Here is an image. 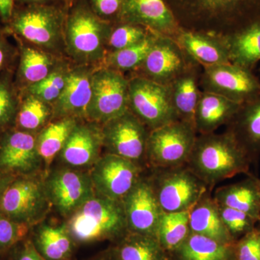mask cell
Masks as SVG:
<instances>
[{
    "instance_id": "cell-1",
    "label": "cell",
    "mask_w": 260,
    "mask_h": 260,
    "mask_svg": "<svg viewBox=\"0 0 260 260\" xmlns=\"http://www.w3.org/2000/svg\"><path fill=\"white\" fill-rule=\"evenodd\" d=\"M181 28L229 37L260 21V0H167Z\"/></svg>"
},
{
    "instance_id": "cell-2",
    "label": "cell",
    "mask_w": 260,
    "mask_h": 260,
    "mask_svg": "<svg viewBox=\"0 0 260 260\" xmlns=\"http://www.w3.org/2000/svg\"><path fill=\"white\" fill-rule=\"evenodd\" d=\"M251 160L235 138L222 134L198 135L187 166L212 189L225 179L249 174Z\"/></svg>"
},
{
    "instance_id": "cell-3",
    "label": "cell",
    "mask_w": 260,
    "mask_h": 260,
    "mask_svg": "<svg viewBox=\"0 0 260 260\" xmlns=\"http://www.w3.org/2000/svg\"><path fill=\"white\" fill-rule=\"evenodd\" d=\"M112 24L94 13L88 0H75L65 20L67 58L75 64L102 66Z\"/></svg>"
},
{
    "instance_id": "cell-4",
    "label": "cell",
    "mask_w": 260,
    "mask_h": 260,
    "mask_svg": "<svg viewBox=\"0 0 260 260\" xmlns=\"http://www.w3.org/2000/svg\"><path fill=\"white\" fill-rule=\"evenodd\" d=\"M64 5H15L10 21L4 25L17 37L42 50L66 57Z\"/></svg>"
},
{
    "instance_id": "cell-5",
    "label": "cell",
    "mask_w": 260,
    "mask_h": 260,
    "mask_svg": "<svg viewBox=\"0 0 260 260\" xmlns=\"http://www.w3.org/2000/svg\"><path fill=\"white\" fill-rule=\"evenodd\" d=\"M74 243L119 241L128 232L121 200L95 194L65 221Z\"/></svg>"
},
{
    "instance_id": "cell-6",
    "label": "cell",
    "mask_w": 260,
    "mask_h": 260,
    "mask_svg": "<svg viewBox=\"0 0 260 260\" xmlns=\"http://www.w3.org/2000/svg\"><path fill=\"white\" fill-rule=\"evenodd\" d=\"M149 177L164 213L190 210L211 190L186 165L150 169Z\"/></svg>"
},
{
    "instance_id": "cell-7",
    "label": "cell",
    "mask_w": 260,
    "mask_h": 260,
    "mask_svg": "<svg viewBox=\"0 0 260 260\" xmlns=\"http://www.w3.org/2000/svg\"><path fill=\"white\" fill-rule=\"evenodd\" d=\"M44 176L15 177L0 198V212L13 221L30 228L45 220L52 208Z\"/></svg>"
},
{
    "instance_id": "cell-8",
    "label": "cell",
    "mask_w": 260,
    "mask_h": 260,
    "mask_svg": "<svg viewBox=\"0 0 260 260\" xmlns=\"http://www.w3.org/2000/svg\"><path fill=\"white\" fill-rule=\"evenodd\" d=\"M198 133L187 121L178 120L151 130L146 150L148 169H168L187 164Z\"/></svg>"
},
{
    "instance_id": "cell-9",
    "label": "cell",
    "mask_w": 260,
    "mask_h": 260,
    "mask_svg": "<svg viewBox=\"0 0 260 260\" xmlns=\"http://www.w3.org/2000/svg\"><path fill=\"white\" fill-rule=\"evenodd\" d=\"M128 110L150 131L179 120L167 86L129 75Z\"/></svg>"
},
{
    "instance_id": "cell-10",
    "label": "cell",
    "mask_w": 260,
    "mask_h": 260,
    "mask_svg": "<svg viewBox=\"0 0 260 260\" xmlns=\"http://www.w3.org/2000/svg\"><path fill=\"white\" fill-rule=\"evenodd\" d=\"M129 80L123 73L99 67L92 78V93L85 119L103 125L128 111Z\"/></svg>"
},
{
    "instance_id": "cell-11",
    "label": "cell",
    "mask_w": 260,
    "mask_h": 260,
    "mask_svg": "<svg viewBox=\"0 0 260 260\" xmlns=\"http://www.w3.org/2000/svg\"><path fill=\"white\" fill-rule=\"evenodd\" d=\"M44 181L51 208L65 219L95 194L89 171L63 166L51 168Z\"/></svg>"
},
{
    "instance_id": "cell-12",
    "label": "cell",
    "mask_w": 260,
    "mask_h": 260,
    "mask_svg": "<svg viewBox=\"0 0 260 260\" xmlns=\"http://www.w3.org/2000/svg\"><path fill=\"white\" fill-rule=\"evenodd\" d=\"M200 88L242 105L260 97V81L252 70L232 63L203 68Z\"/></svg>"
},
{
    "instance_id": "cell-13",
    "label": "cell",
    "mask_w": 260,
    "mask_h": 260,
    "mask_svg": "<svg viewBox=\"0 0 260 260\" xmlns=\"http://www.w3.org/2000/svg\"><path fill=\"white\" fill-rule=\"evenodd\" d=\"M150 132L128 110L103 124L104 150L106 153L122 157L148 168L146 150Z\"/></svg>"
},
{
    "instance_id": "cell-14",
    "label": "cell",
    "mask_w": 260,
    "mask_h": 260,
    "mask_svg": "<svg viewBox=\"0 0 260 260\" xmlns=\"http://www.w3.org/2000/svg\"><path fill=\"white\" fill-rule=\"evenodd\" d=\"M146 168L118 155L102 154L89 171L95 194L122 200L145 174Z\"/></svg>"
},
{
    "instance_id": "cell-15",
    "label": "cell",
    "mask_w": 260,
    "mask_h": 260,
    "mask_svg": "<svg viewBox=\"0 0 260 260\" xmlns=\"http://www.w3.org/2000/svg\"><path fill=\"white\" fill-rule=\"evenodd\" d=\"M194 61L174 39L160 35L139 68L129 75L168 86Z\"/></svg>"
},
{
    "instance_id": "cell-16",
    "label": "cell",
    "mask_w": 260,
    "mask_h": 260,
    "mask_svg": "<svg viewBox=\"0 0 260 260\" xmlns=\"http://www.w3.org/2000/svg\"><path fill=\"white\" fill-rule=\"evenodd\" d=\"M0 170L15 177L44 174L37 135L15 128L0 135Z\"/></svg>"
},
{
    "instance_id": "cell-17",
    "label": "cell",
    "mask_w": 260,
    "mask_h": 260,
    "mask_svg": "<svg viewBox=\"0 0 260 260\" xmlns=\"http://www.w3.org/2000/svg\"><path fill=\"white\" fill-rule=\"evenodd\" d=\"M128 232L156 238L162 211L149 175L144 174L123 198Z\"/></svg>"
},
{
    "instance_id": "cell-18",
    "label": "cell",
    "mask_w": 260,
    "mask_h": 260,
    "mask_svg": "<svg viewBox=\"0 0 260 260\" xmlns=\"http://www.w3.org/2000/svg\"><path fill=\"white\" fill-rule=\"evenodd\" d=\"M103 150L102 125L81 119L56 159L63 167L90 171L102 156Z\"/></svg>"
},
{
    "instance_id": "cell-19",
    "label": "cell",
    "mask_w": 260,
    "mask_h": 260,
    "mask_svg": "<svg viewBox=\"0 0 260 260\" xmlns=\"http://www.w3.org/2000/svg\"><path fill=\"white\" fill-rule=\"evenodd\" d=\"M119 21L141 25L171 38L181 29L167 0H124Z\"/></svg>"
},
{
    "instance_id": "cell-20",
    "label": "cell",
    "mask_w": 260,
    "mask_h": 260,
    "mask_svg": "<svg viewBox=\"0 0 260 260\" xmlns=\"http://www.w3.org/2000/svg\"><path fill=\"white\" fill-rule=\"evenodd\" d=\"M96 68L73 63L64 90L53 105L52 120L65 117L85 119L91 97L92 78Z\"/></svg>"
},
{
    "instance_id": "cell-21",
    "label": "cell",
    "mask_w": 260,
    "mask_h": 260,
    "mask_svg": "<svg viewBox=\"0 0 260 260\" xmlns=\"http://www.w3.org/2000/svg\"><path fill=\"white\" fill-rule=\"evenodd\" d=\"M18 49V60L15 71L14 82L20 91L45 79L63 59L35 46L13 37Z\"/></svg>"
},
{
    "instance_id": "cell-22",
    "label": "cell",
    "mask_w": 260,
    "mask_h": 260,
    "mask_svg": "<svg viewBox=\"0 0 260 260\" xmlns=\"http://www.w3.org/2000/svg\"><path fill=\"white\" fill-rule=\"evenodd\" d=\"M172 39L203 68L231 63L229 48L223 37L181 28Z\"/></svg>"
},
{
    "instance_id": "cell-23",
    "label": "cell",
    "mask_w": 260,
    "mask_h": 260,
    "mask_svg": "<svg viewBox=\"0 0 260 260\" xmlns=\"http://www.w3.org/2000/svg\"><path fill=\"white\" fill-rule=\"evenodd\" d=\"M202 70L203 67L194 61L167 86L179 120L187 121L193 125L195 110L203 93L200 88Z\"/></svg>"
},
{
    "instance_id": "cell-24",
    "label": "cell",
    "mask_w": 260,
    "mask_h": 260,
    "mask_svg": "<svg viewBox=\"0 0 260 260\" xmlns=\"http://www.w3.org/2000/svg\"><path fill=\"white\" fill-rule=\"evenodd\" d=\"M242 104L217 94L203 91L194 113V125L200 135L215 133L228 125L239 112Z\"/></svg>"
},
{
    "instance_id": "cell-25",
    "label": "cell",
    "mask_w": 260,
    "mask_h": 260,
    "mask_svg": "<svg viewBox=\"0 0 260 260\" xmlns=\"http://www.w3.org/2000/svg\"><path fill=\"white\" fill-rule=\"evenodd\" d=\"M226 126L251 162L256 161L260 155V97L242 104Z\"/></svg>"
},
{
    "instance_id": "cell-26",
    "label": "cell",
    "mask_w": 260,
    "mask_h": 260,
    "mask_svg": "<svg viewBox=\"0 0 260 260\" xmlns=\"http://www.w3.org/2000/svg\"><path fill=\"white\" fill-rule=\"evenodd\" d=\"M213 199L218 205L245 213L260 221V179L248 174L244 180L220 186Z\"/></svg>"
},
{
    "instance_id": "cell-27",
    "label": "cell",
    "mask_w": 260,
    "mask_h": 260,
    "mask_svg": "<svg viewBox=\"0 0 260 260\" xmlns=\"http://www.w3.org/2000/svg\"><path fill=\"white\" fill-rule=\"evenodd\" d=\"M32 244L47 260H70L73 253V242L64 223H49L45 220L34 225Z\"/></svg>"
},
{
    "instance_id": "cell-28",
    "label": "cell",
    "mask_w": 260,
    "mask_h": 260,
    "mask_svg": "<svg viewBox=\"0 0 260 260\" xmlns=\"http://www.w3.org/2000/svg\"><path fill=\"white\" fill-rule=\"evenodd\" d=\"M191 232L209 237L219 242L234 244L222 221L216 202L210 193L203 197L189 212Z\"/></svg>"
},
{
    "instance_id": "cell-29",
    "label": "cell",
    "mask_w": 260,
    "mask_h": 260,
    "mask_svg": "<svg viewBox=\"0 0 260 260\" xmlns=\"http://www.w3.org/2000/svg\"><path fill=\"white\" fill-rule=\"evenodd\" d=\"M81 119L65 117L51 121L37 135V145L44 162V174L49 172L51 164L57 158L72 131Z\"/></svg>"
},
{
    "instance_id": "cell-30",
    "label": "cell",
    "mask_w": 260,
    "mask_h": 260,
    "mask_svg": "<svg viewBox=\"0 0 260 260\" xmlns=\"http://www.w3.org/2000/svg\"><path fill=\"white\" fill-rule=\"evenodd\" d=\"M234 244L191 232L173 254L177 260H235Z\"/></svg>"
},
{
    "instance_id": "cell-31",
    "label": "cell",
    "mask_w": 260,
    "mask_h": 260,
    "mask_svg": "<svg viewBox=\"0 0 260 260\" xmlns=\"http://www.w3.org/2000/svg\"><path fill=\"white\" fill-rule=\"evenodd\" d=\"M114 260H170L156 238L128 232L113 249Z\"/></svg>"
},
{
    "instance_id": "cell-32",
    "label": "cell",
    "mask_w": 260,
    "mask_h": 260,
    "mask_svg": "<svg viewBox=\"0 0 260 260\" xmlns=\"http://www.w3.org/2000/svg\"><path fill=\"white\" fill-rule=\"evenodd\" d=\"M224 38L231 63L253 70L260 61V21Z\"/></svg>"
},
{
    "instance_id": "cell-33",
    "label": "cell",
    "mask_w": 260,
    "mask_h": 260,
    "mask_svg": "<svg viewBox=\"0 0 260 260\" xmlns=\"http://www.w3.org/2000/svg\"><path fill=\"white\" fill-rule=\"evenodd\" d=\"M15 129L37 135L53 119V107L25 91H20Z\"/></svg>"
},
{
    "instance_id": "cell-34",
    "label": "cell",
    "mask_w": 260,
    "mask_h": 260,
    "mask_svg": "<svg viewBox=\"0 0 260 260\" xmlns=\"http://www.w3.org/2000/svg\"><path fill=\"white\" fill-rule=\"evenodd\" d=\"M159 36L150 31L145 39L134 45L107 54L102 66L124 75L133 73L145 60L158 40Z\"/></svg>"
},
{
    "instance_id": "cell-35",
    "label": "cell",
    "mask_w": 260,
    "mask_h": 260,
    "mask_svg": "<svg viewBox=\"0 0 260 260\" xmlns=\"http://www.w3.org/2000/svg\"><path fill=\"white\" fill-rule=\"evenodd\" d=\"M189 212L164 213L159 222L156 239L168 254H173L191 233Z\"/></svg>"
},
{
    "instance_id": "cell-36",
    "label": "cell",
    "mask_w": 260,
    "mask_h": 260,
    "mask_svg": "<svg viewBox=\"0 0 260 260\" xmlns=\"http://www.w3.org/2000/svg\"><path fill=\"white\" fill-rule=\"evenodd\" d=\"M72 65L73 63L65 58L45 79L20 91L28 92L53 107L64 90Z\"/></svg>"
},
{
    "instance_id": "cell-37",
    "label": "cell",
    "mask_w": 260,
    "mask_h": 260,
    "mask_svg": "<svg viewBox=\"0 0 260 260\" xmlns=\"http://www.w3.org/2000/svg\"><path fill=\"white\" fill-rule=\"evenodd\" d=\"M15 70L0 75V135L15 128L20 93L15 85Z\"/></svg>"
},
{
    "instance_id": "cell-38",
    "label": "cell",
    "mask_w": 260,
    "mask_h": 260,
    "mask_svg": "<svg viewBox=\"0 0 260 260\" xmlns=\"http://www.w3.org/2000/svg\"><path fill=\"white\" fill-rule=\"evenodd\" d=\"M151 30L135 24L116 22L112 24L107 46V54L121 50L143 40Z\"/></svg>"
},
{
    "instance_id": "cell-39",
    "label": "cell",
    "mask_w": 260,
    "mask_h": 260,
    "mask_svg": "<svg viewBox=\"0 0 260 260\" xmlns=\"http://www.w3.org/2000/svg\"><path fill=\"white\" fill-rule=\"evenodd\" d=\"M218 206L222 221L235 242L255 229L257 221L250 215L223 205Z\"/></svg>"
},
{
    "instance_id": "cell-40",
    "label": "cell",
    "mask_w": 260,
    "mask_h": 260,
    "mask_svg": "<svg viewBox=\"0 0 260 260\" xmlns=\"http://www.w3.org/2000/svg\"><path fill=\"white\" fill-rule=\"evenodd\" d=\"M31 228L16 223L0 212V256L28 237Z\"/></svg>"
},
{
    "instance_id": "cell-41",
    "label": "cell",
    "mask_w": 260,
    "mask_h": 260,
    "mask_svg": "<svg viewBox=\"0 0 260 260\" xmlns=\"http://www.w3.org/2000/svg\"><path fill=\"white\" fill-rule=\"evenodd\" d=\"M234 256L235 260H260V227L235 242Z\"/></svg>"
},
{
    "instance_id": "cell-42",
    "label": "cell",
    "mask_w": 260,
    "mask_h": 260,
    "mask_svg": "<svg viewBox=\"0 0 260 260\" xmlns=\"http://www.w3.org/2000/svg\"><path fill=\"white\" fill-rule=\"evenodd\" d=\"M9 32L4 25H0V75L10 70L16 69L18 49L10 42Z\"/></svg>"
},
{
    "instance_id": "cell-43",
    "label": "cell",
    "mask_w": 260,
    "mask_h": 260,
    "mask_svg": "<svg viewBox=\"0 0 260 260\" xmlns=\"http://www.w3.org/2000/svg\"><path fill=\"white\" fill-rule=\"evenodd\" d=\"M90 8L99 18L114 23L118 21L124 0H88Z\"/></svg>"
},
{
    "instance_id": "cell-44",
    "label": "cell",
    "mask_w": 260,
    "mask_h": 260,
    "mask_svg": "<svg viewBox=\"0 0 260 260\" xmlns=\"http://www.w3.org/2000/svg\"><path fill=\"white\" fill-rule=\"evenodd\" d=\"M6 254L8 260H47L38 251L28 237L15 244Z\"/></svg>"
},
{
    "instance_id": "cell-45",
    "label": "cell",
    "mask_w": 260,
    "mask_h": 260,
    "mask_svg": "<svg viewBox=\"0 0 260 260\" xmlns=\"http://www.w3.org/2000/svg\"><path fill=\"white\" fill-rule=\"evenodd\" d=\"M15 6V0H0V20L3 25L10 21Z\"/></svg>"
},
{
    "instance_id": "cell-46",
    "label": "cell",
    "mask_w": 260,
    "mask_h": 260,
    "mask_svg": "<svg viewBox=\"0 0 260 260\" xmlns=\"http://www.w3.org/2000/svg\"><path fill=\"white\" fill-rule=\"evenodd\" d=\"M15 5H64V0H15ZM66 7V6H65Z\"/></svg>"
},
{
    "instance_id": "cell-47",
    "label": "cell",
    "mask_w": 260,
    "mask_h": 260,
    "mask_svg": "<svg viewBox=\"0 0 260 260\" xmlns=\"http://www.w3.org/2000/svg\"><path fill=\"white\" fill-rule=\"evenodd\" d=\"M15 177L13 174L0 170V198Z\"/></svg>"
},
{
    "instance_id": "cell-48",
    "label": "cell",
    "mask_w": 260,
    "mask_h": 260,
    "mask_svg": "<svg viewBox=\"0 0 260 260\" xmlns=\"http://www.w3.org/2000/svg\"><path fill=\"white\" fill-rule=\"evenodd\" d=\"M65 2V6H66L67 10H68V8L73 5V3H74L75 0H64Z\"/></svg>"
},
{
    "instance_id": "cell-49",
    "label": "cell",
    "mask_w": 260,
    "mask_h": 260,
    "mask_svg": "<svg viewBox=\"0 0 260 260\" xmlns=\"http://www.w3.org/2000/svg\"><path fill=\"white\" fill-rule=\"evenodd\" d=\"M95 260H114L113 259L112 256H109L108 258H100V259H97Z\"/></svg>"
},
{
    "instance_id": "cell-50",
    "label": "cell",
    "mask_w": 260,
    "mask_h": 260,
    "mask_svg": "<svg viewBox=\"0 0 260 260\" xmlns=\"http://www.w3.org/2000/svg\"><path fill=\"white\" fill-rule=\"evenodd\" d=\"M259 72H260V69H259Z\"/></svg>"
}]
</instances>
